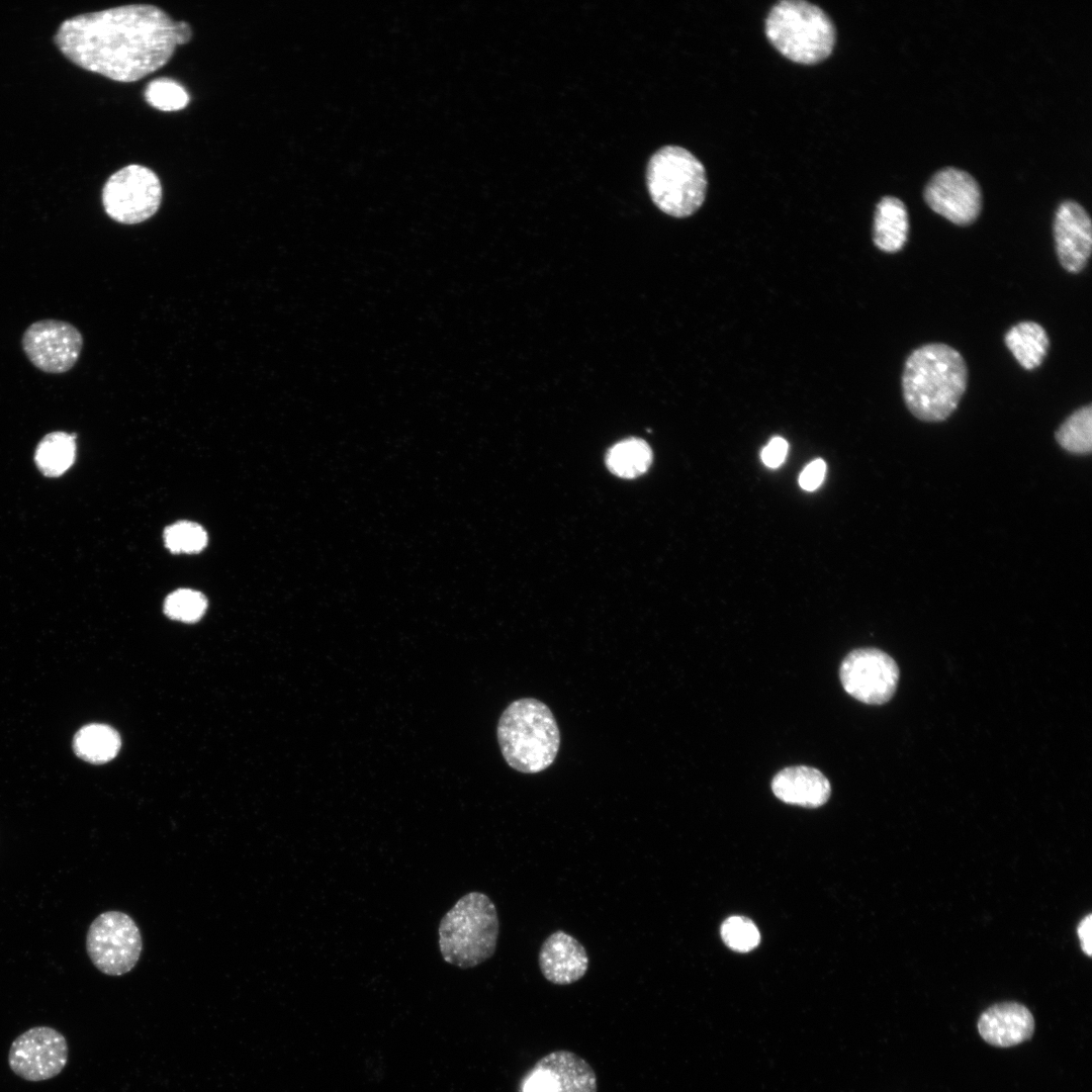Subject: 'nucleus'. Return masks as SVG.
<instances>
[{"mask_svg":"<svg viewBox=\"0 0 1092 1092\" xmlns=\"http://www.w3.org/2000/svg\"><path fill=\"white\" fill-rule=\"evenodd\" d=\"M69 1046L66 1037L50 1026H34L11 1043L8 1063L20 1078L39 1082L59 1075L67 1065Z\"/></svg>","mask_w":1092,"mask_h":1092,"instance_id":"obj_10","label":"nucleus"},{"mask_svg":"<svg viewBox=\"0 0 1092 1092\" xmlns=\"http://www.w3.org/2000/svg\"><path fill=\"white\" fill-rule=\"evenodd\" d=\"M968 381L963 356L950 346L933 343L914 350L902 375L904 401L917 419L940 422L957 408Z\"/></svg>","mask_w":1092,"mask_h":1092,"instance_id":"obj_2","label":"nucleus"},{"mask_svg":"<svg viewBox=\"0 0 1092 1092\" xmlns=\"http://www.w3.org/2000/svg\"><path fill=\"white\" fill-rule=\"evenodd\" d=\"M207 608L205 597L193 589L181 588L170 594L164 603L165 614L177 621L193 623L203 616Z\"/></svg>","mask_w":1092,"mask_h":1092,"instance_id":"obj_24","label":"nucleus"},{"mask_svg":"<svg viewBox=\"0 0 1092 1092\" xmlns=\"http://www.w3.org/2000/svg\"><path fill=\"white\" fill-rule=\"evenodd\" d=\"M787 453V441L781 437H775L762 449L761 459L766 466L776 468L784 462Z\"/></svg>","mask_w":1092,"mask_h":1092,"instance_id":"obj_29","label":"nucleus"},{"mask_svg":"<svg viewBox=\"0 0 1092 1092\" xmlns=\"http://www.w3.org/2000/svg\"><path fill=\"white\" fill-rule=\"evenodd\" d=\"M924 199L933 211L960 225L972 223L982 207L981 190L975 178L953 167L940 169L930 178Z\"/></svg>","mask_w":1092,"mask_h":1092,"instance_id":"obj_12","label":"nucleus"},{"mask_svg":"<svg viewBox=\"0 0 1092 1092\" xmlns=\"http://www.w3.org/2000/svg\"><path fill=\"white\" fill-rule=\"evenodd\" d=\"M646 182L654 204L674 217L695 213L706 196L707 176L703 164L678 146H665L651 156Z\"/></svg>","mask_w":1092,"mask_h":1092,"instance_id":"obj_6","label":"nucleus"},{"mask_svg":"<svg viewBox=\"0 0 1092 1092\" xmlns=\"http://www.w3.org/2000/svg\"><path fill=\"white\" fill-rule=\"evenodd\" d=\"M771 790L781 801L805 808L820 807L831 795L828 779L819 769L806 765L780 770L771 781Z\"/></svg>","mask_w":1092,"mask_h":1092,"instance_id":"obj_16","label":"nucleus"},{"mask_svg":"<svg viewBox=\"0 0 1092 1092\" xmlns=\"http://www.w3.org/2000/svg\"><path fill=\"white\" fill-rule=\"evenodd\" d=\"M721 936L728 947L738 952L750 951L760 941L756 925L742 916L727 918L721 926Z\"/></svg>","mask_w":1092,"mask_h":1092,"instance_id":"obj_27","label":"nucleus"},{"mask_svg":"<svg viewBox=\"0 0 1092 1092\" xmlns=\"http://www.w3.org/2000/svg\"><path fill=\"white\" fill-rule=\"evenodd\" d=\"M533 1071H542L552 1079L556 1092H598L593 1067L577 1054L553 1051L537 1061Z\"/></svg>","mask_w":1092,"mask_h":1092,"instance_id":"obj_17","label":"nucleus"},{"mask_svg":"<svg viewBox=\"0 0 1092 1092\" xmlns=\"http://www.w3.org/2000/svg\"><path fill=\"white\" fill-rule=\"evenodd\" d=\"M121 746L118 732L106 725L92 723L80 728L73 739L76 755L93 764H102L113 759Z\"/></svg>","mask_w":1092,"mask_h":1092,"instance_id":"obj_19","label":"nucleus"},{"mask_svg":"<svg viewBox=\"0 0 1092 1092\" xmlns=\"http://www.w3.org/2000/svg\"><path fill=\"white\" fill-rule=\"evenodd\" d=\"M538 965L548 982L565 986L582 979L588 970L589 958L574 936L558 929L541 944Z\"/></svg>","mask_w":1092,"mask_h":1092,"instance_id":"obj_15","label":"nucleus"},{"mask_svg":"<svg viewBox=\"0 0 1092 1092\" xmlns=\"http://www.w3.org/2000/svg\"><path fill=\"white\" fill-rule=\"evenodd\" d=\"M506 762L523 774H538L555 760L560 746L556 719L543 702L522 698L503 712L496 729Z\"/></svg>","mask_w":1092,"mask_h":1092,"instance_id":"obj_3","label":"nucleus"},{"mask_svg":"<svg viewBox=\"0 0 1092 1092\" xmlns=\"http://www.w3.org/2000/svg\"><path fill=\"white\" fill-rule=\"evenodd\" d=\"M977 1031L987 1044L1009 1049L1033 1037L1035 1019L1030 1009L1020 1002H997L979 1015Z\"/></svg>","mask_w":1092,"mask_h":1092,"instance_id":"obj_14","label":"nucleus"},{"mask_svg":"<svg viewBox=\"0 0 1092 1092\" xmlns=\"http://www.w3.org/2000/svg\"><path fill=\"white\" fill-rule=\"evenodd\" d=\"M1054 238L1062 266L1078 273L1091 254L1092 226L1087 211L1074 200L1063 201L1055 214Z\"/></svg>","mask_w":1092,"mask_h":1092,"instance_id":"obj_13","label":"nucleus"},{"mask_svg":"<svg viewBox=\"0 0 1092 1092\" xmlns=\"http://www.w3.org/2000/svg\"><path fill=\"white\" fill-rule=\"evenodd\" d=\"M524 1092H556V1089L548 1074L533 1071L525 1083Z\"/></svg>","mask_w":1092,"mask_h":1092,"instance_id":"obj_30","label":"nucleus"},{"mask_svg":"<svg viewBox=\"0 0 1092 1092\" xmlns=\"http://www.w3.org/2000/svg\"><path fill=\"white\" fill-rule=\"evenodd\" d=\"M839 676L849 696L864 704L881 705L895 694L899 668L886 652L877 648H858L844 657Z\"/></svg>","mask_w":1092,"mask_h":1092,"instance_id":"obj_9","label":"nucleus"},{"mask_svg":"<svg viewBox=\"0 0 1092 1092\" xmlns=\"http://www.w3.org/2000/svg\"><path fill=\"white\" fill-rule=\"evenodd\" d=\"M1005 344L1019 364L1031 370L1041 364L1049 348V338L1037 323L1022 322L1006 333Z\"/></svg>","mask_w":1092,"mask_h":1092,"instance_id":"obj_20","label":"nucleus"},{"mask_svg":"<svg viewBox=\"0 0 1092 1092\" xmlns=\"http://www.w3.org/2000/svg\"><path fill=\"white\" fill-rule=\"evenodd\" d=\"M908 229V213L902 200L894 196L883 197L875 211V245L887 253L898 252L907 241Z\"/></svg>","mask_w":1092,"mask_h":1092,"instance_id":"obj_18","label":"nucleus"},{"mask_svg":"<svg viewBox=\"0 0 1092 1092\" xmlns=\"http://www.w3.org/2000/svg\"><path fill=\"white\" fill-rule=\"evenodd\" d=\"M1056 440L1070 453L1089 454L1092 446L1091 404L1075 411L1056 432Z\"/></svg>","mask_w":1092,"mask_h":1092,"instance_id":"obj_23","label":"nucleus"},{"mask_svg":"<svg viewBox=\"0 0 1092 1092\" xmlns=\"http://www.w3.org/2000/svg\"><path fill=\"white\" fill-rule=\"evenodd\" d=\"M439 949L443 960L461 969L474 968L492 957L499 934V919L490 898L472 891L442 917Z\"/></svg>","mask_w":1092,"mask_h":1092,"instance_id":"obj_4","label":"nucleus"},{"mask_svg":"<svg viewBox=\"0 0 1092 1092\" xmlns=\"http://www.w3.org/2000/svg\"><path fill=\"white\" fill-rule=\"evenodd\" d=\"M167 548L175 553H196L207 543L204 529L193 522L181 521L169 526L164 533Z\"/></svg>","mask_w":1092,"mask_h":1092,"instance_id":"obj_26","label":"nucleus"},{"mask_svg":"<svg viewBox=\"0 0 1092 1092\" xmlns=\"http://www.w3.org/2000/svg\"><path fill=\"white\" fill-rule=\"evenodd\" d=\"M55 39L71 62L118 82H134L159 70L178 46L176 22L148 4L74 16L60 25Z\"/></svg>","mask_w":1092,"mask_h":1092,"instance_id":"obj_1","label":"nucleus"},{"mask_svg":"<svg viewBox=\"0 0 1092 1092\" xmlns=\"http://www.w3.org/2000/svg\"><path fill=\"white\" fill-rule=\"evenodd\" d=\"M76 435L62 431L46 435L38 443L34 461L39 471L49 477H57L73 464L76 454Z\"/></svg>","mask_w":1092,"mask_h":1092,"instance_id":"obj_21","label":"nucleus"},{"mask_svg":"<svg viewBox=\"0 0 1092 1092\" xmlns=\"http://www.w3.org/2000/svg\"><path fill=\"white\" fill-rule=\"evenodd\" d=\"M825 473L826 463L822 459H815L801 472L799 484L805 490H815L823 482Z\"/></svg>","mask_w":1092,"mask_h":1092,"instance_id":"obj_28","label":"nucleus"},{"mask_svg":"<svg viewBox=\"0 0 1092 1092\" xmlns=\"http://www.w3.org/2000/svg\"><path fill=\"white\" fill-rule=\"evenodd\" d=\"M83 346L80 331L58 320L31 324L22 337V347L29 361L47 373H63L78 361Z\"/></svg>","mask_w":1092,"mask_h":1092,"instance_id":"obj_11","label":"nucleus"},{"mask_svg":"<svg viewBox=\"0 0 1092 1092\" xmlns=\"http://www.w3.org/2000/svg\"><path fill=\"white\" fill-rule=\"evenodd\" d=\"M765 34L784 57L805 65L827 59L836 39L828 15L820 7L802 0L777 3L765 19Z\"/></svg>","mask_w":1092,"mask_h":1092,"instance_id":"obj_5","label":"nucleus"},{"mask_svg":"<svg viewBox=\"0 0 1092 1092\" xmlns=\"http://www.w3.org/2000/svg\"><path fill=\"white\" fill-rule=\"evenodd\" d=\"M145 98L150 105L163 111L183 109L189 102L185 88L169 78L151 81L146 87Z\"/></svg>","mask_w":1092,"mask_h":1092,"instance_id":"obj_25","label":"nucleus"},{"mask_svg":"<svg viewBox=\"0 0 1092 1092\" xmlns=\"http://www.w3.org/2000/svg\"><path fill=\"white\" fill-rule=\"evenodd\" d=\"M1092 915H1086L1077 926V934L1080 940L1082 950L1087 954L1092 953Z\"/></svg>","mask_w":1092,"mask_h":1092,"instance_id":"obj_31","label":"nucleus"},{"mask_svg":"<svg viewBox=\"0 0 1092 1092\" xmlns=\"http://www.w3.org/2000/svg\"><path fill=\"white\" fill-rule=\"evenodd\" d=\"M143 940L134 920L120 911H106L90 924L86 950L101 973L121 976L131 971L141 956Z\"/></svg>","mask_w":1092,"mask_h":1092,"instance_id":"obj_7","label":"nucleus"},{"mask_svg":"<svg viewBox=\"0 0 1092 1092\" xmlns=\"http://www.w3.org/2000/svg\"><path fill=\"white\" fill-rule=\"evenodd\" d=\"M652 461L648 444L637 438H629L615 444L607 453L606 464L611 472L624 478L643 474Z\"/></svg>","mask_w":1092,"mask_h":1092,"instance_id":"obj_22","label":"nucleus"},{"mask_svg":"<svg viewBox=\"0 0 1092 1092\" xmlns=\"http://www.w3.org/2000/svg\"><path fill=\"white\" fill-rule=\"evenodd\" d=\"M192 36V29L185 21L176 22V37L178 46L187 43Z\"/></svg>","mask_w":1092,"mask_h":1092,"instance_id":"obj_32","label":"nucleus"},{"mask_svg":"<svg viewBox=\"0 0 1092 1092\" xmlns=\"http://www.w3.org/2000/svg\"><path fill=\"white\" fill-rule=\"evenodd\" d=\"M162 201L161 182L151 169L136 164L112 174L102 190L105 212L123 224L141 223L152 217Z\"/></svg>","mask_w":1092,"mask_h":1092,"instance_id":"obj_8","label":"nucleus"}]
</instances>
